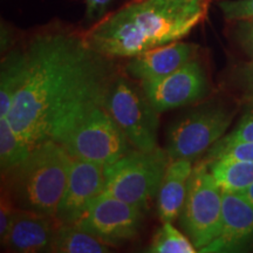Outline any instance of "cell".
<instances>
[{"label": "cell", "instance_id": "1", "mask_svg": "<svg viewBox=\"0 0 253 253\" xmlns=\"http://www.w3.org/2000/svg\"><path fill=\"white\" fill-rule=\"evenodd\" d=\"M26 71L7 119L33 148L60 142L90 110L104 106L116 75L113 59L91 48L84 33L50 30L24 47Z\"/></svg>", "mask_w": 253, "mask_h": 253}, {"label": "cell", "instance_id": "2", "mask_svg": "<svg viewBox=\"0 0 253 253\" xmlns=\"http://www.w3.org/2000/svg\"><path fill=\"white\" fill-rule=\"evenodd\" d=\"M211 0H132L106 14L84 39L110 59L132 58L181 41L207 18Z\"/></svg>", "mask_w": 253, "mask_h": 253}, {"label": "cell", "instance_id": "3", "mask_svg": "<svg viewBox=\"0 0 253 253\" xmlns=\"http://www.w3.org/2000/svg\"><path fill=\"white\" fill-rule=\"evenodd\" d=\"M72 156L62 144L47 140L6 173V191L15 207L54 218L68 182Z\"/></svg>", "mask_w": 253, "mask_h": 253}, {"label": "cell", "instance_id": "4", "mask_svg": "<svg viewBox=\"0 0 253 253\" xmlns=\"http://www.w3.org/2000/svg\"><path fill=\"white\" fill-rule=\"evenodd\" d=\"M170 161L167 150L160 147L151 151L132 148L106 167L102 194L147 210L150 202L157 197Z\"/></svg>", "mask_w": 253, "mask_h": 253}, {"label": "cell", "instance_id": "5", "mask_svg": "<svg viewBox=\"0 0 253 253\" xmlns=\"http://www.w3.org/2000/svg\"><path fill=\"white\" fill-rule=\"evenodd\" d=\"M223 190L210 171L208 162L194 167L188 192L178 217L179 225L198 252L219 235Z\"/></svg>", "mask_w": 253, "mask_h": 253}, {"label": "cell", "instance_id": "6", "mask_svg": "<svg viewBox=\"0 0 253 253\" xmlns=\"http://www.w3.org/2000/svg\"><path fill=\"white\" fill-rule=\"evenodd\" d=\"M59 143L72 157L104 167L116 162L134 148L104 106L90 110Z\"/></svg>", "mask_w": 253, "mask_h": 253}, {"label": "cell", "instance_id": "7", "mask_svg": "<svg viewBox=\"0 0 253 253\" xmlns=\"http://www.w3.org/2000/svg\"><path fill=\"white\" fill-rule=\"evenodd\" d=\"M104 108L108 110L129 142L136 149L151 151L158 148V113L145 95L122 75H116L110 84Z\"/></svg>", "mask_w": 253, "mask_h": 253}, {"label": "cell", "instance_id": "8", "mask_svg": "<svg viewBox=\"0 0 253 253\" xmlns=\"http://www.w3.org/2000/svg\"><path fill=\"white\" fill-rule=\"evenodd\" d=\"M235 113L220 103H207L182 116L168 129L166 150L170 160L194 161L223 137Z\"/></svg>", "mask_w": 253, "mask_h": 253}, {"label": "cell", "instance_id": "9", "mask_svg": "<svg viewBox=\"0 0 253 253\" xmlns=\"http://www.w3.org/2000/svg\"><path fill=\"white\" fill-rule=\"evenodd\" d=\"M143 211L136 205L101 194L78 224L106 244L118 246L138 235L143 223Z\"/></svg>", "mask_w": 253, "mask_h": 253}, {"label": "cell", "instance_id": "10", "mask_svg": "<svg viewBox=\"0 0 253 253\" xmlns=\"http://www.w3.org/2000/svg\"><path fill=\"white\" fill-rule=\"evenodd\" d=\"M141 87L161 114L203 99L208 93V79L201 63L194 59L167 77L141 81Z\"/></svg>", "mask_w": 253, "mask_h": 253}, {"label": "cell", "instance_id": "11", "mask_svg": "<svg viewBox=\"0 0 253 253\" xmlns=\"http://www.w3.org/2000/svg\"><path fill=\"white\" fill-rule=\"evenodd\" d=\"M106 167L72 157L68 182L60 202L55 220L78 223L95 198L102 194L106 183Z\"/></svg>", "mask_w": 253, "mask_h": 253}, {"label": "cell", "instance_id": "12", "mask_svg": "<svg viewBox=\"0 0 253 253\" xmlns=\"http://www.w3.org/2000/svg\"><path fill=\"white\" fill-rule=\"evenodd\" d=\"M252 248L253 204L239 192L223 191L219 235L201 252H245Z\"/></svg>", "mask_w": 253, "mask_h": 253}, {"label": "cell", "instance_id": "13", "mask_svg": "<svg viewBox=\"0 0 253 253\" xmlns=\"http://www.w3.org/2000/svg\"><path fill=\"white\" fill-rule=\"evenodd\" d=\"M197 50V45L176 41L132 56L126 63V71L140 81L156 80L171 74L194 60Z\"/></svg>", "mask_w": 253, "mask_h": 253}, {"label": "cell", "instance_id": "14", "mask_svg": "<svg viewBox=\"0 0 253 253\" xmlns=\"http://www.w3.org/2000/svg\"><path fill=\"white\" fill-rule=\"evenodd\" d=\"M58 221L42 214L19 209L2 246L11 252H50Z\"/></svg>", "mask_w": 253, "mask_h": 253}, {"label": "cell", "instance_id": "15", "mask_svg": "<svg viewBox=\"0 0 253 253\" xmlns=\"http://www.w3.org/2000/svg\"><path fill=\"white\" fill-rule=\"evenodd\" d=\"M192 170V161L188 158L170 161L156 197L157 213L162 223L178 219L186 198Z\"/></svg>", "mask_w": 253, "mask_h": 253}, {"label": "cell", "instance_id": "16", "mask_svg": "<svg viewBox=\"0 0 253 253\" xmlns=\"http://www.w3.org/2000/svg\"><path fill=\"white\" fill-rule=\"evenodd\" d=\"M112 246L106 244L78 223H58L50 252L107 253Z\"/></svg>", "mask_w": 253, "mask_h": 253}, {"label": "cell", "instance_id": "17", "mask_svg": "<svg viewBox=\"0 0 253 253\" xmlns=\"http://www.w3.org/2000/svg\"><path fill=\"white\" fill-rule=\"evenodd\" d=\"M26 71L25 49L8 52L1 61L0 72V118H7L19 89L24 82Z\"/></svg>", "mask_w": 253, "mask_h": 253}, {"label": "cell", "instance_id": "18", "mask_svg": "<svg viewBox=\"0 0 253 253\" xmlns=\"http://www.w3.org/2000/svg\"><path fill=\"white\" fill-rule=\"evenodd\" d=\"M208 164L223 191L240 192L253 183V162L250 161L220 158L210 161Z\"/></svg>", "mask_w": 253, "mask_h": 253}, {"label": "cell", "instance_id": "19", "mask_svg": "<svg viewBox=\"0 0 253 253\" xmlns=\"http://www.w3.org/2000/svg\"><path fill=\"white\" fill-rule=\"evenodd\" d=\"M32 148L14 130L7 118H0V168L2 176L20 164Z\"/></svg>", "mask_w": 253, "mask_h": 253}, {"label": "cell", "instance_id": "20", "mask_svg": "<svg viewBox=\"0 0 253 253\" xmlns=\"http://www.w3.org/2000/svg\"><path fill=\"white\" fill-rule=\"evenodd\" d=\"M147 252L150 253H195L198 252L188 236L172 225V221H164L154 235Z\"/></svg>", "mask_w": 253, "mask_h": 253}, {"label": "cell", "instance_id": "21", "mask_svg": "<svg viewBox=\"0 0 253 253\" xmlns=\"http://www.w3.org/2000/svg\"><path fill=\"white\" fill-rule=\"evenodd\" d=\"M242 142H253V101L251 106L243 114L236 128L229 135L221 137L212 147L224 148Z\"/></svg>", "mask_w": 253, "mask_h": 253}, {"label": "cell", "instance_id": "22", "mask_svg": "<svg viewBox=\"0 0 253 253\" xmlns=\"http://www.w3.org/2000/svg\"><path fill=\"white\" fill-rule=\"evenodd\" d=\"M220 158L253 162V142H242V143H236L224 148L211 147L209 149L207 162L220 160Z\"/></svg>", "mask_w": 253, "mask_h": 253}, {"label": "cell", "instance_id": "23", "mask_svg": "<svg viewBox=\"0 0 253 253\" xmlns=\"http://www.w3.org/2000/svg\"><path fill=\"white\" fill-rule=\"evenodd\" d=\"M218 6L227 21L253 18V0H223Z\"/></svg>", "mask_w": 253, "mask_h": 253}, {"label": "cell", "instance_id": "24", "mask_svg": "<svg viewBox=\"0 0 253 253\" xmlns=\"http://www.w3.org/2000/svg\"><path fill=\"white\" fill-rule=\"evenodd\" d=\"M19 209L9 197L8 192L2 190L1 192V203H0V239L5 240L9 230H11L13 221L17 216Z\"/></svg>", "mask_w": 253, "mask_h": 253}, {"label": "cell", "instance_id": "25", "mask_svg": "<svg viewBox=\"0 0 253 253\" xmlns=\"http://www.w3.org/2000/svg\"><path fill=\"white\" fill-rule=\"evenodd\" d=\"M235 38L240 48L253 60V18L236 21Z\"/></svg>", "mask_w": 253, "mask_h": 253}, {"label": "cell", "instance_id": "26", "mask_svg": "<svg viewBox=\"0 0 253 253\" xmlns=\"http://www.w3.org/2000/svg\"><path fill=\"white\" fill-rule=\"evenodd\" d=\"M112 0H86L87 19H100L106 15V11Z\"/></svg>", "mask_w": 253, "mask_h": 253}, {"label": "cell", "instance_id": "27", "mask_svg": "<svg viewBox=\"0 0 253 253\" xmlns=\"http://www.w3.org/2000/svg\"><path fill=\"white\" fill-rule=\"evenodd\" d=\"M242 84L246 93L253 99V62L251 61L242 69Z\"/></svg>", "mask_w": 253, "mask_h": 253}, {"label": "cell", "instance_id": "28", "mask_svg": "<svg viewBox=\"0 0 253 253\" xmlns=\"http://www.w3.org/2000/svg\"><path fill=\"white\" fill-rule=\"evenodd\" d=\"M239 194H242L250 203L253 204V183L250 186H248V188L243 190V191H240Z\"/></svg>", "mask_w": 253, "mask_h": 253}, {"label": "cell", "instance_id": "29", "mask_svg": "<svg viewBox=\"0 0 253 253\" xmlns=\"http://www.w3.org/2000/svg\"><path fill=\"white\" fill-rule=\"evenodd\" d=\"M251 62H253V60H251Z\"/></svg>", "mask_w": 253, "mask_h": 253}]
</instances>
